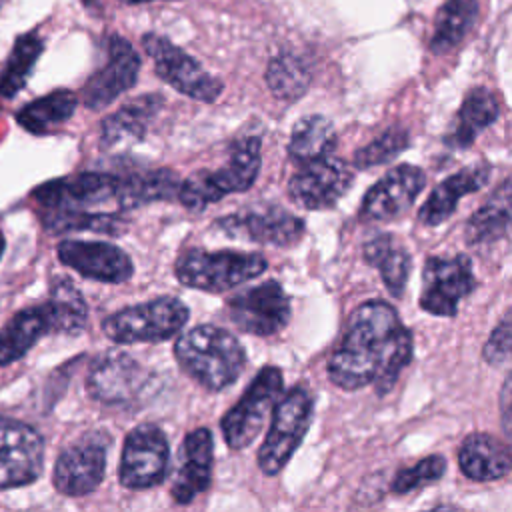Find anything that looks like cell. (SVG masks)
Segmentation results:
<instances>
[{
  "instance_id": "1",
  "label": "cell",
  "mask_w": 512,
  "mask_h": 512,
  "mask_svg": "<svg viewBox=\"0 0 512 512\" xmlns=\"http://www.w3.org/2000/svg\"><path fill=\"white\" fill-rule=\"evenodd\" d=\"M412 358L414 338L396 308L384 300H366L350 312L326 374L342 390L374 386L376 394L384 396Z\"/></svg>"
},
{
  "instance_id": "2",
  "label": "cell",
  "mask_w": 512,
  "mask_h": 512,
  "mask_svg": "<svg viewBox=\"0 0 512 512\" xmlns=\"http://www.w3.org/2000/svg\"><path fill=\"white\" fill-rule=\"evenodd\" d=\"M32 196L44 226L52 232L88 230L118 236L128 226L118 212L104 210L106 206L120 210V174L82 172L46 182Z\"/></svg>"
},
{
  "instance_id": "3",
  "label": "cell",
  "mask_w": 512,
  "mask_h": 512,
  "mask_svg": "<svg viewBox=\"0 0 512 512\" xmlns=\"http://www.w3.org/2000/svg\"><path fill=\"white\" fill-rule=\"evenodd\" d=\"M174 358L208 392H220L234 384L246 366L240 340L214 324H200L178 336Z\"/></svg>"
},
{
  "instance_id": "4",
  "label": "cell",
  "mask_w": 512,
  "mask_h": 512,
  "mask_svg": "<svg viewBox=\"0 0 512 512\" xmlns=\"http://www.w3.org/2000/svg\"><path fill=\"white\" fill-rule=\"evenodd\" d=\"M262 166V144L258 136H242L228 148L226 164L214 170H196L186 180H180L178 202L188 210L200 212L206 206L234 192L252 188Z\"/></svg>"
},
{
  "instance_id": "5",
  "label": "cell",
  "mask_w": 512,
  "mask_h": 512,
  "mask_svg": "<svg viewBox=\"0 0 512 512\" xmlns=\"http://www.w3.org/2000/svg\"><path fill=\"white\" fill-rule=\"evenodd\" d=\"M266 268L268 262L258 252L192 248L176 258L174 276L188 288L218 294L258 278Z\"/></svg>"
},
{
  "instance_id": "6",
  "label": "cell",
  "mask_w": 512,
  "mask_h": 512,
  "mask_svg": "<svg viewBox=\"0 0 512 512\" xmlns=\"http://www.w3.org/2000/svg\"><path fill=\"white\" fill-rule=\"evenodd\" d=\"M314 414V396L302 382L280 394L272 408V420L258 450L262 474L276 476L302 444Z\"/></svg>"
},
{
  "instance_id": "7",
  "label": "cell",
  "mask_w": 512,
  "mask_h": 512,
  "mask_svg": "<svg viewBox=\"0 0 512 512\" xmlns=\"http://www.w3.org/2000/svg\"><path fill=\"white\" fill-rule=\"evenodd\" d=\"M188 306L174 296L126 306L102 322V332L116 344L164 342L176 336L188 322Z\"/></svg>"
},
{
  "instance_id": "8",
  "label": "cell",
  "mask_w": 512,
  "mask_h": 512,
  "mask_svg": "<svg viewBox=\"0 0 512 512\" xmlns=\"http://www.w3.org/2000/svg\"><path fill=\"white\" fill-rule=\"evenodd\" d=\"M282 388L284 376L280 368L270 364L262 366L238 402L220 420V430L228 448L244 450L260 436Z\"/></svg>"
},
{
  "instance_id": "9",
  "label": "cell",
  "mask_w": 512,
  "mask_h": 512,
  "mask_svg": "<svg viewBox=\"0 0 512 512\" xmlns=\"http://www.w3.org/2000/svg\"><path fill=\"white\" fill-rule=\"evenodd\" d=\"M214 230L228 238L288 248L300 242L306 232L304 220L280 204H252L244 210L220 216L212 224Z\"/></svg>"
},
{
  "instance_id": "10",
  "label": "cell",
  "mask_w": 512,
  "mask_h": 512,
  "mask_svg": "<svg viewBox=\"0 0 512 512\" xmlns=\"http://www.w3.org/2000/svg\"><path fill=\"white\" fill-rule=\"evenodd\" d=\"M142 46L152 58L156 74L180 94L206 104L222 94L224 84L166 36L148 32L142 36Z\"/></svg>"
},
{
  "instance_id": "11",
  "label": "cell",
  "mask_w": 512,
  "mask_h": 512,
  "mask_svg": "<svg viewBox=\"0 0 512 512\" xmlns=\"http://www.w3.org/2000/svg\"><path fill=\"white\" fill-rule=\"evenodd\" d=\"M170 444L158 424L142 422L126 438L118 466L120 484L128 490H148L166 480Z\"/></svg>"
},
{
  "instance_id": "12",
  "label": "cell",
  "mask_w": 512,
  "mask_h": 512,
  "mask_svg": "<svg viewBox=\"0 0 512 512\" xmlns=\"http://www.w3.org/2000/svg\"><path fill=\"white\" fill-rule=\"evenodd\" d=\"M476 286L478 280L468 256H428L422 268L420 308L432 316L452 318Z\"/></svg>"
},
{
  "instance_id": "13",
  "label": "cell",
  "mask_w": 512,
  "mask_h": 512,
  "mask_svg": "<svg viewBox=\"0 0 512 512\" xmlns=\"http://www.w3.org/2000/svg\"><path fill=\"white\" fill-rule=\"evenodd\" d=\"M110 444L112 438L104 430H90L66 446L54 464V488L72 498L94 492L104 480Z\"/></svg>"
},
{
  "instance_id": "14",
  "label": "cell",
  "mask_w": 512,
  "mask_h": 512,
  "mask_svg": "<svg viewBox=\"0 0 512 512\" xmlns=\"http://www.w3.org/2000/svg\"><path fill=\"white\" fill-rule=\"evenodd\" d=\"M230 322L252 336H274L282 332L290 320V296L276 280L238 290L226 300Z\"/></svg>"
},
{
  "instance_id": "15",
  "label": "cell",
  "mask_w": 512,
  "mask_h": 512,
  "mask_svg": "<svg viewBox=\"0 0 512 512\" xmlns=\"http://www.w3.org/2000/svg\"><path fill=\"white\" fill-rule=\"evenodd\" d=\"M150 380L144 366L122 350L98 356L86 376V392L106 406H128L138 400Z\"/></svg>"
},
{
  "instance_id": "16",
  "label": "cell",
  "mask_w": 512,
  "mask_h": 512,
  "mask_svg": "<svg viewBox=\"0 0 512 512\" xmlns=\"http://www.w3.org/2000/svg\"><path fill=\"white\" fill-rule=\"evenodd\" d=\"M352 182L350 166L330 154L304 162L288 180V196L296 206L306 210H328L346 194Z\"/></svg>"
},
{
  "instance_id": "17",
  "label": "cell",
  "mask_w": 512,
  "mask_h": 512,
  "mask_svg": "<svg viewBox=\"0 0 512 512\" xmlns=\"http://www.w3.org/2000/svg\"><path fill=\"white\" fill-rule=\"evenodd\" d=\"M42 464V436L20 420L0 416V490L32 484Z\"/></svg>"
},
{
  "instance_id": "18",
  "label": "cell",
  "mask_w": 512,
  "mask_h": 512,
  "mask_svg": "<svg viewBox=\"0 0 512 512\" xmlns=\"http://www.w3.org/2000/svg\"><path fill=\"white\" fill-rule=\"evenodd\" d=\"M426 188V172L414 164H398L374 182L362 202L360 218L366 222H388L406 214Z\"/></svg>"
},
{
  "instance_id": "19",
  "label": "cell",
  "mask_w": 512,
  "mask_h": 512,
  "mask_svg": "<svg viewBox=\"0 0 512 512\" xmlns=\"http://www.w3.org/2000/svg\"><path fill=\"white\" fill-rule=\"evenodd\" d=\"M140 56L128 40L114 34L108 38L106 62L82 88V102L90 110H102L128 92L140 74Z\"/></svg>"
},
{
  "instance_id": "20",
  "label": "cell",
  "mask_w": 512,
  "mask_h": 512,
  "mask_svg": "<svg viewBox=\"0 0 512 512\" xmlns=\"http://www.w3.org/2000/svg\"><path fill=\"white\" fill-rule=\"evenodd\" d=\"M58 260L76 270L80 276L104 282L122 284L132 278V258L116 244L104 240H62L56 248Z\"/></svg>"
},
{
  "instance_id": "21",
  "label": "cell",
  "mask_w": 512,
  "mask_h": 512,
  "mask_svg": "<svg viewBox=\"0 0 512 512\" xmlns=\"http://www.w3.org/2000/svg\"><path fill=\"white\" fill-rule=\"evenodd\" d=\"M214 438L210 428H196L182 440L178 468L170 486V496L176 504H190L204 494L212 484Z\"/></svg>"
},
{
  "instance_id": "22",
  "label": "cell",
  "mask_w": 512,
  "mask_h": 512,
  "mask_svg": "<svg viewBox=\"0 0 512 512\" xmlns=\"http://www.w3.org/2000/svg\"><path fill=\"white\" fill-rule=\"evenodd\" d=\"M162 104L164 98L160 94H142L120 106L116 112L102 120L100 146L108 152H114L142 142Z\"/></svg>"
},
{
  "instance_id": "23",
  "label": "cell",
  "mask_w": 512,
  "mask_h": 512,
  "mask_svg": "<svg viewBox=\"0 0 512 512\" xmlns=\"http://www.w3.org/2000/svg\"><path fill=\"white\" fill-rule=\"evenodd\" d=\"M492 174V166L486 162H476L460 168L452 176L444 178L426 198V202L418 210V220L426 226H440L448 220L456 208L460 198L482 190Z\"/></svg>"
},
{
  "instance_id": "24",
  "label": "cell",
  "mask_w": 512,
  "mask_h": 512,
  "mask_svg": "<svg viewBox=\"0 0 512 512\" xmlns=\"http://www.w3.org/2000/svg\"><path fill=\"white\" fill-rule=\"evenodd\" d=\"M510 448L504 440L488 434H468L458 448V466L462 474L476 482L500 480L510 472Z\"/></svg>"
},
{
  "instance_id": "25",
  "label": "cell",
  "mask_w": 512,
  "mask_h": 512,
  "mask_svg": "<svg viewBox=\"0 0 512 512\" xmlns=\"http://www.w3.org/2000/svg\"><path fill=\"white\" fill-rule=\"evenodd\" d=\"M362 256L368 266L380 272L386 290L394 298H400L412 270V256L404 242L392 232H380L364 242Z\"/></svg>"
},
{
  "instance_id": "26",
  "label": "cell",
  "mask_w": 512,
  "mask_h": 512,
  "mask_svg": "<svg viewBox=\"0 0 512 512\" xmlns=\"http://www.w3.org/2000/svg\"><path fill=\"white\" fill-rule=\"evenodd\" d=\"M500 116V104L492 90L484 86L472 88L454 118L452 132L444 138L446 146L450 148H468L474 144L478 134L486 130L490 124H494Z\"/></svg>"
},
{
  "instance_id": "27",
  "label": "cell",
  "mask_w": 512,
  "mask_h": 512,
  "mask_svg": "<svg viewBox=\"0 0 512 512\" xmlns=\"http://www.w3.org/2000/svg\"><path fill=\"white\" fill-rule=\"evenodd\" d=\"M180 178L170 168H140L120 174V210L174 200Z\"/></svg>"
},
{
  "instance_id": "28",
  "label": "cell",
  "mask_w": 512,
  "mask_h": 512,
  "mask_svg": "<svg viewBox=\"0 0 512 512\" xmlns=\"http://www.w3.org/2000/svg\"><path fill=\"white\" fill-rule=\"evenodd\" d=\"M48 332L52 328L44 304L16 312L0 330V366L20 360Z\"/></svg>"
},
{
  "instance_id": "29",
  "label": "cell",
  "mask_w": 512,
  "mask_h": 512,
  "mask_svg": "<svg viewBox=\"0 0 512 512\" xmlns=\"http://www.w3.org/2000/svg\"><path fill=\"white\" fill-rule=\"evenodd\" d=\"M510 226V178H504L490 198L468 218L464 236L472 246H488L502 240Z\"/></svg>"
},
{
  "instance_id": "30",
  "label": "cell",
  "mask_w": 512,
  "mask_h": 512,
  "mask_svg": "<svg viewBox=\"0 0 512 512\" xmlns=\"http://www.w3.org/2000/svg\"><path fill=\"white\" fill-rule=\"evenodd\" d=\"M336 142L338 136L334 124L326 116L310 114L292 126L286 152L296 164H304L330 156L336 148Z\"/></svg>"
},
{
  "instance_id": "31",
  "label": "cell",
  "mask_w": 512,
  "mask_h": 512,
  "mask_svg": "<svg viewBox=\"0 0 512 512\" xmlns=\"http://www.w3.org/2000/svg\"><path fill=\"white\" fill-rule=\"evenodd\" d=\"M50 318L52 332L58 334H78L84 330L88 320V306L76 284L60 276L50 284V296L44 302Z\"/></svg>"
},
{
  "instance_id": "32",
  "label": "cell",
  "mask_w": 512,
  "mask_h": 512,
  "mask_svg": "<svg viewBox=\"0 0 512 512\" xmlns=\"http://www.w3.org/2000/svg\"><path fill=\"white\" fill-rule=\"evenodd\" d=\"M478 8L480 0H448L436 14L430 50L434 54H446L456 48L472 30L478 18Z\"/></svg>"
},
{
  "instance_id": "33",
  "label": "cell",
  "mask_w": 512,
  "mask_h": 512,
  "mask_svg": "<svg viewBox=\"0 0 512 512\" xmlns=\"http://www.w3.org/2000/svg\"><path fill=\"white\" fill-rule=\"evenodd\" d=\"M78 96L70 90H54L38 100H32L16 114L18 124L32 134H46L62 126L76 110Z\"/></svg>"
},
{
  "instance_id": "34",
  "label": "cell",
  "mask_w": 512,
  "mask_h": 512,
  "mask_svg": "<svg viewBox=\"0 0 512 512\" xmlns=\"http://www.w3.org/2000/svg\"><path fill=\"white\" fill-rule=\"evenodd\" d=\"M312 82L308 62L292 52H282L268 62L266 84L270 92L284 102H294L306 94Z\"/></svg>"
},
{
  "instance_id": "35",
  "label": "cell",
  "mask_w": 512,
  "mask_h": 512,
  "mask_svg": "<svg viewBox=\"0 0 512 512\" xmlns=\"http://www.w3.org/2000/svg\"><path fill=\"white\" fill-rule=\"evenodd\" d=\"M42 50H44V42L36 32L24 34L16 40L8 56V62L0 74V96L12 98L16 92L24 88Z\"/></svg>"
},
{
  "instance_id": "36",
  "label": "cell",
  "mask_w": 512,
  "mask_h": 512,
  "mask_svg": "<svg viewBox=\"0 0 512 512\" xmlns=\"http://www.w3.org/2000/svg\"><path fill=\"white\" fill-rule=\"evenodd\" d=\"M408 144H410V134L406 128H400V126L386 128L382 134H378L374 140H370L368 144H364L354 152L352 164L358 170L380 166L400 156L408 148Z\"/></svg>"
},
{
  "instance_id": "37",
  "label": "cell",
  "mask_w": 512,
  "mask_h": 512,
  "mask_svg": "<svg viewBox=\"0 0 512 512\" xmlns=\"http://www.w3.org/2000/svg\"><path fill=\"white\" fill-rule=\"evenodd\" d=\"M446 472V460L440 454H430L422 460H418L412 466L400 468L390 484V490L396 496H406L410 492L422 490L430 484H436Z\"/></svg>"
},
{
  "instance_id": "38",
  "label": "cell",
  "mask_w": 512,
  "mask_h": 512,
  "mask_svg": "<svg viewBox=\"0 0 512 512\" xmlns=\"http://www.w3.org/2000/svg\"><path fill=\"white\" fill-rule=\"evenodd\" d=\"M510 310L504 312L500 322L494 326L490 332L484 348H482V358L490 366H502L510 358Z\"/></svg>"
},
{
  "instance_id": "39",
  "label": "cell",
  "mask_w": 512,
  "mask_h": 512,
  "mask_svg": "<svg viewBox=\"0 0 512 512\" xmlns=\"http://www.w3.org/2000/svg\"><path fill=\"white\" fill-rule=\"evenodd\" d=\"M510 376L504 378V386H502V422H504V430L508 434V420H510Z\"/></svg>"
},
{
  "instance_id": "40",
  "label": "cell",
  "mask_w": 512,
  "mask_h": 512,
  "mask_svg": "<svg viewBox=\"0 0 512 512\" xmlns=\"http://www.w3.org/2000/svg\"><path fill=\"white\" fill-rule=\"evenodd\" d=\"M124 4H142V2H154V0H120Z\"/></svg>"
},
{
  "instance_id": "41",
  "label": "cell",
  "mask_w": 512,
  "mask_h": 512,
  "mask_svg": "<svg viewBox=\"0 0 512 512\" xmlns=\"http://www.w3.org/2000/svg\"><path fill=\"white\" fill-rule=\"evenodd\" d=\"M4 246H6V242H4V234H2V230H0V258H2V252H4Z\"/></svg>"
},
{
  "instance_id": "42",
  "label": "cell",
  "mask_w": 512,
  "mask_h": 512,
  "mask_svg": "<svg viewBox=\"0 0 512 512\" xmlns=\"http://www.w3.org/2000/svg\"><path fill=\"white\" fill-rule=\"evenodd\" d=\"M0 6H2V0H0Z\"/></svg>"
}]
</instances>
